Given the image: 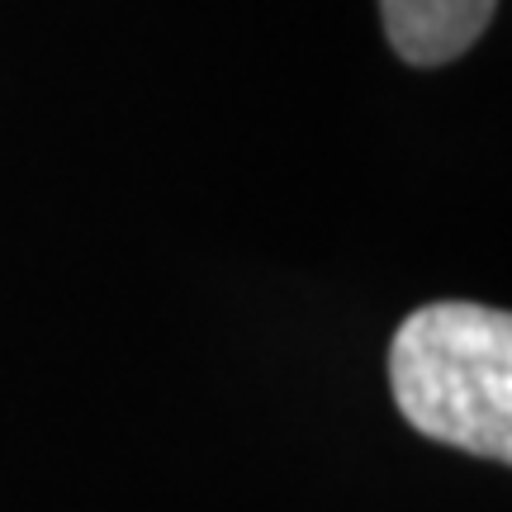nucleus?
Instances as JSON below:
<instances>
[{
  "mask_svg": "<svg viewBox=\"0 0 512 512\" xmlns=\"http://www.w3.org/2000/svg\"><path fill=\"white\" fill-rule=\"evenodd\" d=\"M389 389L413 432L470 456L512 460V318L441 299L403 318L389 347Z\"/></svg>",
  "mask_w": 512,
  "mask_h": 512,
  "instance_id": "1",
  "label": "nucleus"
},
{
  "mask_svg": "<svg viewBox=\"0 0 512 512\" xmlns=\"http://www.w3.org/2000/svg\"><path fill=\"white\" fill-rule=\"evenodd\" d=\"M494 5L498 0H380V15L384 34L403 62L441 67L484 34Z\"/></svg>",
  "mask_w": 512,
  "mask_h": 512,
  "instance_id": "2",
  "label": "nucleus"
}]
</instances>
